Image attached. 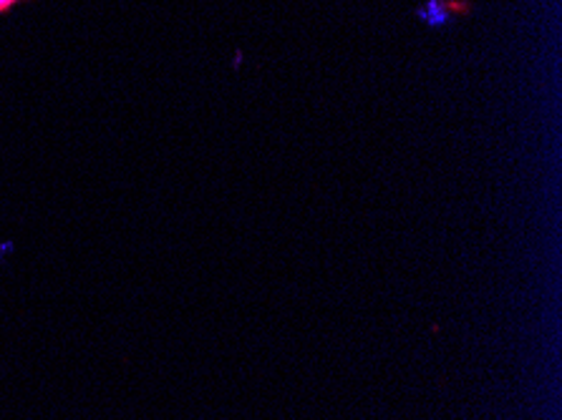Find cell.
<instances>
[{
	"label": "cell",
	"instance_id": "6da1fadb",
	"mask_svg": "<svg viewBox=\"0 0 562 420\" xmlns=\"http://www.w3.org/2000/svg\"><path fill=\"white\" fill-rule=\"evenodd\" d=\"M472 0H427L416 8V19L427 23L429 29H445L454 23L457 15H472Z\"/></svg>",
	"mask_w": 562,
	"mask_h": 420
},
{
	"label": "cell",
	"instance_id": "7a4b0ae2",
	"mask_svg": "<svg viewBox=\"0 0 562 420\" xmlns=\"http://www.w3.org/2000/svg\"><path fill=\"white\" fill-rule=\"evenodd\" d=\"M15 3H21V0H0V13H8Z\"/></svg>",
	"mask_w": 562,
	"mask_h": 420
}]
</instances>
